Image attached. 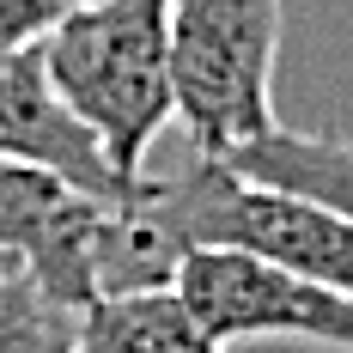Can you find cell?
I'll return each mask as SVG.
<instances>
[{
	"mask_svg": "<svg viewBox=\"0 0 353 353\" xmlns=\"http://www.w3.org/2000/svg\"><path fill=\"white\" fill-rule=\"evenodd\" d=\"M43 61L110 165L141 183L171 104V0H73L43 37Z\"/></svg>",
	"mask_w": 353,
	"mask_h": 353,
	"instance_id": "6da1fadb",
	"label": "cell"
},
{
	"mask_svg": "<svg viewBox=\"0 0 353 353\" xmlns=\"http://www.w3.org/2000/svg\"><path fill=\"white\" fill-rule=\"evenodd\" d=\"M281 0H171V104L189 152L225 159L274 128Z\"/></svg>",
	"mask_w": 353,
	"mask_h": 353,
	"instance_id": "7a4b0ae2",
	"label": "cell"
},
{
	"mask_svg": "<svg viewBox=\"0 0 353 353\" xmlns=\"http://www.w3.org/2000/svg\"><path fill=\"white\" fill-rule=\"evenodd\" d=\"M146 183L189 250H244V256L281 262L292 274L353 292V219L317 208L305 195H286L274 183H256L208 152H189L183 171L171 176L146 171Z\"/></svg>",
	"mask_w": 353,
	"mask_h": 353,
	"instance_id": "3957f363",
	"label": "cell"
},
{
	"mask_svg": "<svg viewBox=\"0 0 353 353\" xmlns=\"http://www.w3.org/2000/svg\"><path fill=\"white\" fill-rule=\"evenodd\" d=\"M176 299L219 347L281 335V341H317V347L353 353V292L244 256V250H189L176 268Z\"/></svg>",
	"mask_w": 353,
	"mask_h": 353,
	"instance_id": "277c9868",
	"label": "cell"
},
{
	"mask_svg": "<svg viewBox=\"0 0 353 353\" xmlns=\"http://www.w3.org/2000/svg\"><path fill=\"white\" fill-rule=\"evenodd\" d=\"M104 213V195H85L43 165L0 159V256L73 311L92 305V244Z\"/></svg>",
	"mask_w": 353,
	"mask_h": 353,
	"instance_id": "5b68a950",
	"label": "cell"
},
{
	"mask_svg": "<svg viewBox=\"0 0 353 353\" xmlns=\"http://www.w3.org/2000/svg\"><path fill=\"white\" fill-rule=\"evenodd\" d=\"M0 159H25V165H43V171L79 183L85 195H104V201H122L134 195L141 183L110 165L104 141L73 116V104L55 92L49 79V61H43V37L37 43H12L0 49Z\"/></svg>",
	"mask_w": 353,
	"mask_h": 353,
	"instance_id": "8992f818",
	"label": "cell"
},
{
	"mask_svg": "<svg viewBox=\"0 0 353 353\" xmlns=\"http://www.w3.org/2000/svg\"><path fill=\"white\" fill-rule=\"evenodd\" d=\"M73 353H225V347L189 317L176 286H152V292L92 299L79 311Z\"/></svg>",
	"mask_w": 353,
	"mask_h": 353,
	"instance_id": "52a82bcc",
	"label": "cell"
},
{
	"mask_svg": "<svg viewBox=\"0 0 353 353\" xmlns=\"http://www.w3.org/2000/svg\"><path fill=\"white\" fill-rule=\"evenodd\" d=\"M225 165L353 219V141H341V134H292L274 122L262 141L225 152Z\"/></svg>",
	"mask_w": 353,
	"mask_h": 353,
	"instance_id": "ba28073f",
	"label": "cell"
},
{
	"mask_svg": "<svg viewBox=\"0 0 353 353\" xmlns=\"http://www.w3.org/2000/svg\"><path fill=\"white\" fill-rule=\"evenodd\" d=\"M79 311L25 274L0 268V353H73Z\"/></svg>",
	"mask_w": 353,
	"mask_h": 353,
	"instance_id": "9c48e42d",
	"label": "cell"
},
{
	"mask_svg": "<svg viewBox=\"0 0 353 353\" xmlns=\"http://www.w3.org/2000/svg\"><path fill=\"white\" fill-rule=\"evenodd\" d=\"M0 268H19V262H6V256H0Z\"/></svg>",
	"mask_w": 353,
	"mask_h": 353,
	"instance_id": "30bf717a",
	"label": "cell"
}]
</instances>
